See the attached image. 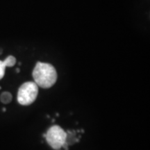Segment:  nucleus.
I'll return each instance as SVG.
<instances>
[{"label": "nucleus", "mask_w": 150, "mask_h": 150, "mask_svg": "<svg viewBox=\"0 0 150 150\" xmlns=\"http://www.w3.org/2000/svg\"><path fill=\"white\" fill-rule=\"evenodd\" d=\"M67 136V134L61 127L54 125L49 129L45 138L53 149L59 150L66 142Z\"/></svg>", "instance_id": "3"}, {"label": "nucleus", "mask_w": 150, "mask_h": 150, "mask_svg": "<svg viewBox=\"0 0 150 150\" xmlns=\"http://www.w3.org/2000/svg\"><path fill=\"white\" fill-rule=\"evenodd\" d=\"M12 95L8 92H4L1 93V96H0V100L3 104H7L8 103H10L12 100Z\"/></svg>", "instance_id": "4"}, {"label": "nucleus", "mask_w": 150, "mask_h": 150, "mask_svg": "<svg viewBox=\"0 0 150 150\" xmlns=\"http://www.w3.org/2000/svg\"><path fill=\"white\" fill-rule=\"evenodd\" d=\"M6 65L4 63V61H0V79H3L5 74V70H6Z\"/></svg>", "instance_id": "6"}, {"label": "nucleus", "mask_w": 150, "mask_h": 150, "mask_svg": "<svg viewBox=\"0 0 150 150\" xmlns=\"http://www.w3.org/2000/svg\"><path fill=\"white\" fill-rule=\"evenodd\" d=\"M16 71H17V72L18 73V72H20V69H19V68H17V69H16Z\"/></svg>", "instance_id": "7"}, {"label": "nucleus", "mask_w": 150, "mask_h": 150, "mask_svg": "<svg viewBox=\"0 0 150 150\" xmlns=\"http://www.w3.org/2000/svg\"><path fill=\"white\" fill-rule=\"evenodd\" d=\"M4 63L6 67H13L16 65V59L13 56H8L6 57L4 61Z\"/></svg>", "instance_id": "5"}, {"label": "nucleus", "mask_w": 150, "mask_h": 150, "mask_svg": "<svg viewBox=\"0 0 150 150\" xmlns=\"http://www.w3.org/2000/svg\"><path fill=\"white\" fill-rule=\"evenodd\" d=\"M0 89H1V87H0Z\"/></svg>", "instance_id": "8"}, {"label": "nucleus", "mask_w": 150, "mask_h": 150, "mask_svg": "<svg viewBox=\"0 0 150 150\" xmlns=\"http://www.w3.org/2000/svg\"><path fill=\"white\" fill-rule=\"evenodd\" d=\"M38 94V86L35 82L28 81L19 88L18 102L22 106H28L34 102Z\"/></svg>", "instance_id": "2"}, {"label": "nucleus", "mask_w": 150, "mask_h": 150, "mask_svg": "<svg viewBox=\"0 0 150 150\" xmlns=\"http://www.w3.org/2000/svg\"><path fill=\"white\" fill-rule=\"evenodd\" d=\"M33 78L38 86L42 88H50L57 80V72L50 63L38 62L33 70Z\"/></svg>", "instance_id": "1"}]
</instances>
